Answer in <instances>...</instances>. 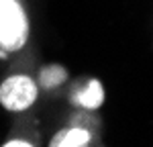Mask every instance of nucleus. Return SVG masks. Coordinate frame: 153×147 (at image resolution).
<instances>
[{"label":"nucleus","instance_id":"nucleus-1","mask_svg":"<svg viewBox=\"0 0 153 147\" xmlns=\"http://www.w3.org/2000/svg\"><path fill=\"white\" fill-rule=\"evenodd\" d=\"M29 41V19L21 0H0V55L21 51Z\"/></svg>","mask_w":153,"mask_h":147},{"label":"nucleus","instance_id":"nucleus-2","mask_svg":"<svg viewBox=\"0 0 153 147\" xmlns=\"http://www.w3.org/2000/svg\"><path fill=\"white\" fill-rule=\"evenodd\" d=\"M37 96H39V88L35 80L27 74L8 76L0 84V104L4 106V110L23 112L35 104Z\"/></svg>","mask_w":153,"mask_h":147},{"label":"nucleus","instance_id":"nucleus-3","mask_svg":"<svg viewBox=\"0 0 153 147\" xmlns=\"http://www.w3.org/2000/svg\"><path fill=\"white\" fill-rule=\"evenodd\" d=\"M92 143V133L84 127H68L51 137V147H86Z\"/></svg>","mask_w":153,"mask_h":147},{"label":"nucleus","instance_id":"nucleus-4","mask_svg":"<svg viewBox=\"0 0 153 147\" xmlns=\"http://www.w3.org/2000/svg\"><path fill=\"white\" fill-rule=\"evenodd\" d=\"M74 102L78 106H82L86 110H96L104 104V88L98 80H90L86 86H82L76 94H74Z\"/></svg>","mask_w":153,"mask_h":147},{"label":"nucleus","instance_id":"nucleus-5","mask_svg":"<svg viewBox=\"0 0 153 147\" xmlns=\"http://www.w3.org/2000/svg\"><path fill=\"white\" fill-rule=\"evenodd\" d=\"M68 80V70L59 63H51V65H45L41 72H39V86L45 88V90H53L61 86Z\"/></svg>","mask_w":153,"mask_h":147},{"label":"nucleus","instance_id":"nucleus-6","mask_svg":"<svg viewBox=\"0 0 153 147\" xmlns=\"http://www.w3.org/2000/svg\"><path fill=\"white\" fill-rule=\"evenodd\" d=\"M2 145L4 147H33L35 143H31V141H27V139H8V141H4Z\"/></svg>","mask_w":153,"mask_h":147}]
</instances>
